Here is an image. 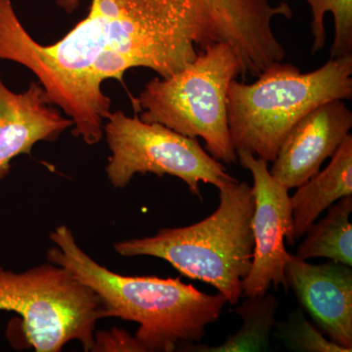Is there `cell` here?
<instances>
[{
    "label": "cell",
    "mask_w": 352,
    "mask_h": 352,
    "mask_svg": "<svg viewBox=\"0 0 352 352\" xmlns=\"http://www.w3.org/2000/svg\"><path fill=\"white\" fill-rule=\"evenodd\" d=\"M73 12L80 0H55ZM88 14L57 43L41 45L25 31L12 0H0V59L25 67L48 101L74 120L87 145L104 138L112 101L102 83L132 68L168 78L214 44L237 43L240 0H88Z\"/></svg>",
    "instance_id": "obj_1"
},
{
    "label": "cell",
    "mask_w": 352,
    "mask_h": 352,
    "mask_svg": "<svg viewBox=\"0 0 352 352\" xmlns=\"http://www.w3.org/2000/svg\"><path fill=\"white\" fill-rule=\"evenodd\" d=\"M53 247L46 259L68 270L100 298L105 318L139 324L135 338L141 352H173L200 342L206 328L220 318L226 296L208 295L180 278L126 276L95 261L67 226L50 234Z\"/></svg>",
    "instance_id": "obj_2"
},
{
    "label": "cell",
    "mask_w": 352,
    "mask_h": 352,
    "mask_svg": "<svg viewBox=\"0 0 352 352\" xmlns=\"http://www.w3.org/2000/svg\"><path fill=\"white\" fill-rule=\"evenodd\" d=\"M219 206L205 219L164 228L151 237L120 241V256H153L168 261L182 276L210 285L236 305L252 267L254 236L252 187L238 179L222 183Z\"/></svg>",
    "instance_id": "obj_3"
},
{
    "label": "cell",
    "mask_w": 352,
    "mask_h": 352,
    "mask_svg": "<svg viewBox=\"0 0 352 352\" xmlns=\"http://www.w3.org/2000/svg\"><path fill=\"white\" fill-rule=\"evenodd\" d=\"M352 97V54L302 73L277 62L254 83L233 80L227 94L229 133L236 151L272 163L291 129L315 108Z\"/></svg>",
    "instance_id": "obj_4"
},
{
    "label": "cell",
    "mask_w": 352,
    "mask_h": 352,
    "mask_svg": "<svg viewBox=\"0 0 352 352\" xmlns=\"http://www.w3.org/2000/svg\"><path fill=\"white\" fill-rule=\"evenodd\" d=\"M240 73L233 48L226 43L214 44L178 73L153 78L132 103L143 122H159L187 138H200L217 161L235 164L227 94Z\"/></svg>",
    "instance_id": "obj_5"
},
{
    "label": "cell",
    "mask_w": 352,
    "mask_h": 352,
    "mask_svg": "<svg viewBox=\"0 0 352 352\" xmlns=\"http://www.w3.org/2000/svg\"><path fill=\"white\" fill-rule=\"evenodd\" d=\"M0 310L18 314L36 352H60L74 340L92 351L97 322L105 318L99 296L50 261L23 272L0 266Z\"/></svg>",
    "instance_id": "obj_6"
},
{
    "label": "cell",
    "mask_w": 352,
    "mask_h": 352,
    "mask_svg": "<svg viewBox=\"0 0 352 352\" xmlns=\"http://www.w3.org/2000/svg\"><path fill=\"white\" fill-rule=\"evenodd\" d=\"M103 134L111 151L106 173L115 188H124L138 173L166 175L179 178L201 201V182L219 188L222 183L235 179L198 139L159 122H143L138 115L129 117L122 111L111 113Z\"/></svg>",
    "instance_id": "obj_7"
},
{
    "label": "cell",
    "mask_w": 352,
    "mask_h": 352,
    "mask_svg": "<svg viewBox=\"0 0 352 352\" xmlns=\"http://www.w3.org/2000/svg\"><path fill=\"white\" fill-rule=\"evenodd\" d=\"M237 161L252 173L254 199L252 230L254 236L252 267L243 282V296H258L271 287L288 291L285 265L292 240L291 201L289 189L271 175L268 162L245 150H237Z\"/></svg>",
    "instance_id": "obj_8"
},
{
    "label": "cell",
    "mask_w": 352,
    "mask_h": 352,
    "mask_svg": "<svg viewBox=\"0 0 352 352\" xmlns=\"http://www.w3.org/2000/svg\"><path fill=\"white\" fill-rule=\"evenodd\" d=\"M285 277L319 330L352 351L351 266L333 261L309 263L289 254Z\"/></svg>",
    "instance_id": "obj_9"
},
{
    "label": "cell",
    "mask_w": 352,
    "mask_h": 352,
    "mask_svg": "<svg viewBox=\"0 0 352 352\" xmlns=\"http://www.w3.org/2000/svg\"><path fill=\"white\" fill-rule=\"evenodd\" d=\"M352 127V113L342 100L326 102L302 118L284 139L271 175L293 189L316 175L333 156Z\"/></svg>",
    "instance_id": "obj_10"
},
{
    "label": "cell",
    "mask_w": 352,
    "mask_h": 352,
    "mask_svg": "<svg viewBox=\"0 0 352 352\" xmlns=\"http://www.w3.org/2000/svg\"><path fill=\"white\" fill-rule=\"evenodd\" d=\"M51 105L38 82L15 94L4 85L0 73V180L10 173L16 157L31 154L36 143L53 142L74 126L73 120Z\"/></svg>",
    "instance_id": "obj_11"
},
{
    "label": "cell",
    "mask_w": 352,
    "mask_h": 352,
    "mask_svg": "<svg viewBox=\"0 0 352 352\" xmlns=\"http://www.w3.org/2000/svg\"><path fill=\"white\" fill-rule=\"evenodd\" d=\"M352 196V136H346L339 149L331 157L325 170L296 187L289 197L292 207V240L294 244L305 236L307 229L322 212L336 201Z\"/></svg>",
    "instance_id": "obj_12"
},
{
    "label": "cell",
    "mask_w": 352,
    "mask_h": 352,
    "mask_svg": "<svg viewBox=\"0 0 352 352\" xmlns=\"http://www.w3.org/2000/svg\"><path fill=\"white\" fill-rule=\"evenodd\" d=\"M279 300L266 293L258 296H245L236 308L242 318V326L219 346L196 344H182L177 351L185 352H259L270 351V338L276 323Z\"/></svg>",
    "instance_id": "obj_13"
},
{
    "label": "cell",
    "mask_w": 352,
    "mask_h": 352,
    "mask_svg": "<svg viewBox=\"0 0 352 352\" xmlns=\"http://www.w3.org/2000/svg\"><path fill=\"white\" fill-rule=\"evenodd\" d=\"M352 196L344 197L328 208L327 214L315 221L305 232V238L295 256L300 261L328 258L352 266Z\"/></svg>",
    "instance_id": "obj_14"
},
{
    "label": "cell",
    "mask_w": 352,
    "mask_h": 352,
    "mask_svg": "<svg viewBox=\"0 0 352 352\" xmlns=\"http://www.w3.org/2000/svg\"><path fill=\"white\" fill-rule=\"evenodd\" d=\"M289 1V0H282ZM310 6L312 13L311 32L314 36L312 52L316 53L325 46V15L333 14L335 38L331 46V58L352 54V0H303Z\"/></svg>",
    "instance_id": "obj_15"
},
{
    "label": "cell",
    "mask_w": 352,
    "mask_h": 352,
    "mask_svg": "<svg viewBox=\"0 0 352 352\" xmlns=\"http://www.w3.org/2000/svg\"><path fill=\"white\" fill-rule=\"evenodd\" d=\"M273 335L291 351L351 352L325 338L307 320L302 308H296L285 320L276 321Z\"/></svg>",
    "instance_id": "obj_16"
},
{
    "label": "cell",
    "mask_w": 352,
    "mask_h": 352,
    "mask_svg": "<svg viewBox=\"0 0 352 352\" xmlns=\"http://www.w3.org/2000/svg\"><path fill=\"white\" fill-rule=\"evenodd\" d=\"M96 352H141L134 336L122 329L99 331L94 333V351Z\"/></svg>",
    "instance_id": "obj_17"
}]
</instances>
